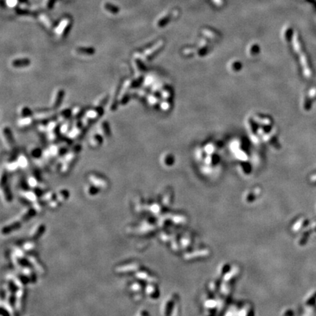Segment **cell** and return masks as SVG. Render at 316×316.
I'll list each match as a JSON object with an SVG mask.
<instances>
[{"label":"cell","instance_id":"6da1fadb","mask_svg":"<svg viewBox=\"0 0 316 316\" xmlns=\"http://www.w3.org/2000/svg\"><path fill=\"white\" fill-rule=\"evenodd\" d=\"M141 267L140 263L136 260H128V261L118 264L115 266L114 271L118 274H133Z\"/></svg>","mask_w":316,"mask_h":316},{"label":"cell","instance_id":"7a4b0ae2","mask_svg":"<svg viewBox=\"0 0 316 316\" xmlns=\"http://www.w3.org/2000/svg\"><path fill=\"white\" fill-rule=\"evenodd\" d=\"M89 182L100 190H106L109 187V182L105 177L96 173H92L87 176Z\"/></svg>","mask_w":316,"mask_h":316},{"label":"cell","instance_id":"3957f363","mask_svg":"<svg viewBox=\"0 0 316 316\" xmlns=\"http://www.w3.org/2000/svg\"><path fill=\"white\" fill-rule=\"evenodd\" d=\"M80 150H78V146L76 148L73 149L70 152L67 153L64 158V162L62 163V167H61V171L62 174H66L69 172L70 169L71 168L72 165L74 164L76 158H77L78 153Z\"/></svg>","mask_w":316,"mask_h":316},{"label":"cell","instance_id":"277c9868","mask_svg":"<svg viewBox=\"0 0 316 316\" xmlns=\"http://www.w3.org/2000/svg\"><path fill=\"white\" fill-rule=\"evenodd\" d=\"M103 110L102 109L101 107L95 106V108L86 111L84 114V117L83 119V124L84 125H89L92 124L93 122L96 121L97 119H99L102 114Z\"/></svg>","mask_w":316,"mask_h":316},{"label":"cell","instance_id":"5b68a950","mask_svg":"<svg viewBox=\"0 0 316 316\" xmlns=\"http://www.w3.org/2000/svg\"><path fill=\"white\" fill-rule=\"evenodd\" d=\"M27 257H28L27 260H28L29 263H30L32 266H33L34 269L38 274H45L46 273L45 266L35 253H30L29 255H27Z\"/></svg>","mask_w":316,"mask_h":316},{"label":"cell","instance_id":"8992f818","mask_svg":"<svg viewBox=\"0 0 316 316\" xmlns=\"http://www.w3.org/2000/svg\"><path fill=\"white\" fill-rule=\"evenodd\" d=\"M26 291L24 288L17 289L15 294V308L16 310L21 312L24 310V300H25Z\"/></svg>","mask_w":316,"mask_h":316},{"label":"cell","instance_id":"52a82bcc","mask_svg":"<svg viewBox=\"0 0 316 316\" xmlns=\"http://www.w3.org/2000/svg\"><path fill=\"white\" fill-rule=\"evenodd\" d=\"M127 288H128L129 291L131 293L133 299L136 301L141 300L140 291L142 289L141 280H139V281L133 280L132 282H129L128 284H127Z\"/></svg>","mask_w":316,"mask_h":316},{"label":"cell","instance_id":"ba28073f","mask_svg":"<svg viewBox=\"0 0 316 316\" xmlns=\"http://www.w3.org/2000/svg\"><path fill=\"white\" fill-rule=\"evenodd\" d=\"M64 95H65L64 91L61 88L56 89L53 92L51 97V106L53 109H56L60 105L63 100Z\"/></svg>","mask_w":316,"mask_h":316},{"label":"cell","instance_id":"9c48e42d","mask_svg":"<svg viewBox=\"0 0 316 316\" xmlns=\"http://www.w3.org/2000/svg\"><path fill=\"white\" fill-rule=\"evenodd\" d=\"M2 136L4 139L5 145L9 149H13L15 146V140L13 138V133L10 131V128L7 127H4L2 129Z\"/></svg>","mask_w":316,"mask_h":316},{"label":"cell","instance_id":"30bf717a","mask_svg":"<svg viewBox=\"0 0 316 316\" xmlns=\"http://www.w3.org/2000/svg\"><path fill=\"white\" fill-rule=\"evenodd\" d=\"M45 226L43 224L40 223L35 225L30 232V239H33V240H36V239H39L43 235V234L45 232Z\"/></svg>","mask_w":316,"mask_h":316},{"label":"cell","instance_id":"8fae6325","mask_svg":"<svg viewBox=\"0 0 316 316\" xmlns=\"http://www.w3.org/2000/svg\"><path fill=\"white\" fill-rule=\"evenodd\" d=\"M97 132L103 138L110 137L111 133L108 122L107 121H102L101 122H100L97 126Z\"/></svg>","mask_w":316,"mask_h":316},{"label":"cell","instance_id":"7c38bea8","mask_svg":"<svg viewBox=\"0 0 316 316\" xmlns=\"http://www.w3.org/2000/svg\"><path fill=\"white\" fill-rule=\"evenodd\" d=\"M84 124L81 123V125H80L79 123H76V125H73V127H72L71 130H70V132H69L67 134H68L69 137L70 138V139H78V138L81 137V135L83 136V127H84Z\"/></svg>","mask_w":316,"mask_h":316},{"label":"cell","instance_id":"4fadbf2b","mask_svg":"<svg viewBox=\"0 0 316 316\" xmlns=\"http://www.w3.org/2000/svg\"><path fill=\"white\" fill-rule=\"evenodd\" d=\"M102 139H103V137L100 133H95V134H92L89 137V145L93 149L98 148L102 144Z\"/></svg>","mask_w":316,"mask_h":316},{"label":"cell","instance_id":"5bb4252c","mask_svg":"<svg viewBox=\"0 0 316 316\" xmlns=\"http://www.w3.org/2000/svg\"><path fill=\"white\" fill-rule=\"evenodd\" d=\"M35 120V119H34L32 116H27V117H19L18 120L17 121V125L21 129H27L33 125Z\"/></svg>","mask_w":316,"mask_h":316},{"label":"cell","instance_id":"9a60e30c","mask_svg":"<svg viewBox=\"0 0 316 316\" xmlns=\"http://www.w3.org/2000/svg\"><path fill=\"white\" fill-rule=\"evenodd\" d=\"M36 192H37L36 190H35V191L24 190L23 192H21V196L24 200L27 201H30L33 203L34 202H35L37 200H38V194H37Z\"/></svg>","mask_w":316,"mask_h":316},{"label":"cell","instance_id":"2e32d148","mask_svg":"<svg viewBox=\"0 0 316 316\" xmlns=\"http://www.w3.org/2000/svg\"><path fill=\"white\" fill-rule=\"evenodd\" d=\"M21 222L18 219L17 220H15V221L11 222L10 224L5 225V226L3 228L2 233L3 234H8V233H10L11 231H13L14 230L19 228L20 225H21Z\"/></svg>","mask_w":316,"mask_h":316},{"label":"cell","instance_id":"e0dca14e","mask_svg":"<svg viewBox=\"0 0 316 316\" xmlns=\"http://www.w3.org/2000/svg\"><path fill=\"white\" fill-rule=\"evenodd\" d=\"M71 116L72 110L69 109V108H64V109L62 110L59 112V113L58 114V120L61 123H63V122L68 120V119Z\"/></svg>","mask_w":316,"mask_h":316},{"label":"cell","instance_id":"ac0fdd59","mask_svg":"<svg viewBox=\"0 0 316 316\" xmlns=\"http://www.w3.org/2000/svg\"><path fill=\"white\" fill-rule=\"evenodd\" d=\"M69 196H70V194H69L68 190L66 189H61L56 193L55 198H56L59 203H62L68 198Z\"/></svg>","mask_w":316,"mask_h":316},{"label":"cell","instance_id":"d6986e66","mask_svg":"<svg viewBox=\"0 0 316 316\" xmlns=\"http://www.w3.org/2000/svg\"><path fill=\"white\" fill-rule=\"evenodd\" d=\"M22 248L27 253H32L35 252V250H36V243H35V240H33V239L27 241L24 243H23Z\"/></svg>","mask_w":316,"mask_h":316},{"label":"cell","instance_id":"ffe728a7","mask_svg":"<svg viewBox=\"0 0 316 316\" xmlns=\"http://www.w3.org/2000/svg\"><path fill=\"white\" fill-rule=\"evenodd\" d=\"M84 190H85V193H87V196H89V197H95L100 191L98 188H97L96 187L90 183L89 185H86Z\"/></svg>","mask_w":316,"mask_h":316},{"label":"cell","instance_id":"44dd1931","mask_svg":"<svg viewBox=\"0 0 316 316\" xmlns=\"http://www.w3.org/2000/svg\"><path fill=\"white\" fill-rule=\"evenodd\" d=\"M17 161H18L19 168H26L29 165L28 157H27L24 154H20V155L18 156Z\"/></svg>","mask_w":316,"mask_h":316},{"label":"cell","instance_id":"7402d4cb","mask_svg":"<svg viewBox=\"0 0 316 316\" xmlns=\"http://www.w3.org/2000/svg\"><path fill=\"white\" fill-rule=\"evenodd\" d=\"M1 192H2V196H4V199H5L6 201L10 202L12 201V195L10 193V190L9 189L8 186L7 185V183L4 184V185H1Z\"/></svg>","mask_w":316,"mask_h":316},{"label":"cell","instance_id":"603a6c76","mask_svg":"<svg viewBox=\"0 0 316 316\" xmlns=\"http://www.w3.org/2000/svg\"><path fill=\"white\" fill-rule=\"evenodd\" d=\"M19 117H27V116H31L32 112L30 108L27 106H22L18 109V111Z\"/></svg>","mask_w":316,"mask_h":316},{"label":"cell","instance_id":"cb8c5ba5","mask_svg":"<svg viewBox=\"0 0 316 316\" xmlns=\"http://www.w3.org/2000/svg\"><path fill=\"white\" fill-rule=\"evenodd\" d=\"M85 110L83 107L76 106L72 110V116H73V118H79L85 114Z\"/></svg>","mask_w":316,"mask_h":316},{"label":"cell","instance_id":"d4e9b609","mask_svg":"<svg viewBox=\"0 0 316 316\" xmlns=\"http://www.w3.org/2000/svg\"><path fill=\"white\" fill-rule=\"evenodd\" d=\"M51 111H38L36 113V118L40 120H48L49 118H51Z\"/></svg>","mask_w":316,"mask_h":316},{"label":"cell","instance_id":"484cf974","mask_svg":"<svg viewBox=\"0 0 316 316\" xmlns=\"http://www.w3.org/2000/svg\"><path fill=\"white\" fill-rule=\"evenodd\" d=\"M5 166H6V168L7 169V171H11V172L16 171V170L18 169V168H19L18 161H13V160H11V161H10V162H7V163L6 164Z\"/></svg>","mask_w":316,"mask_h":316},{"label":"cell","instance_id":"4316f807","mask_svg":"<svg viewBox=\"0 0 316 316\" xmlns=\"http://www.w3.org/2000/svg\"><path fill=\"white\" fill-rule=\"evenodd\" d=\"M44 202L42 200L40 199V201H38L37 200L36 201L34 202L33 203H32V207H33L34 209L36 211V212H42L43 210V207H44Z\"/></svg>","mask_w":316,"mask_h":316},{"label":"cell","instance_id":"83f0119b","mask_svg":"<svg viewBox=\"0 0 316 316\" xmlns=\"http://www.w3.org/2000/svg\"><path fill=\"white\" fill-rule=\"evenodd\" d=\"M73 125L70 121L67 120L62 123V125L60 127V131L62 133H68L70 130H71Z\"/></svg>","mask_w":316,"mask_h":316},{"label":"cell","instance_id":"f1b7e54d","mask_svg":"<svg viewBox=\"0 0 316 316\" xmlns=\"http://www.w3.org/2000/svg\"><path fill=\"white\" fill-rule=\"evenodd\" d=\"M108 100V95H102V96L100 97L96 100V102H95V106L102 107V105L106 103Z\"/></svg>","mask_w":316,"mask_h":316},{"label":"cell","instance_id":"f546056e","mask_svg":"<svg viewBox=\"0 0 316 316\" xmlns=\"http://www.w3.org/2000/svg\"><path fill=\"white\" fill-rule=\"evenodd\" d=\"M30 155H31L32 157L35 158H39L42 155V152L40 151V149L38 147H33L32 149H30Z\"/></svg>","mask_w":316,"mask_h":316}]
</instances>
